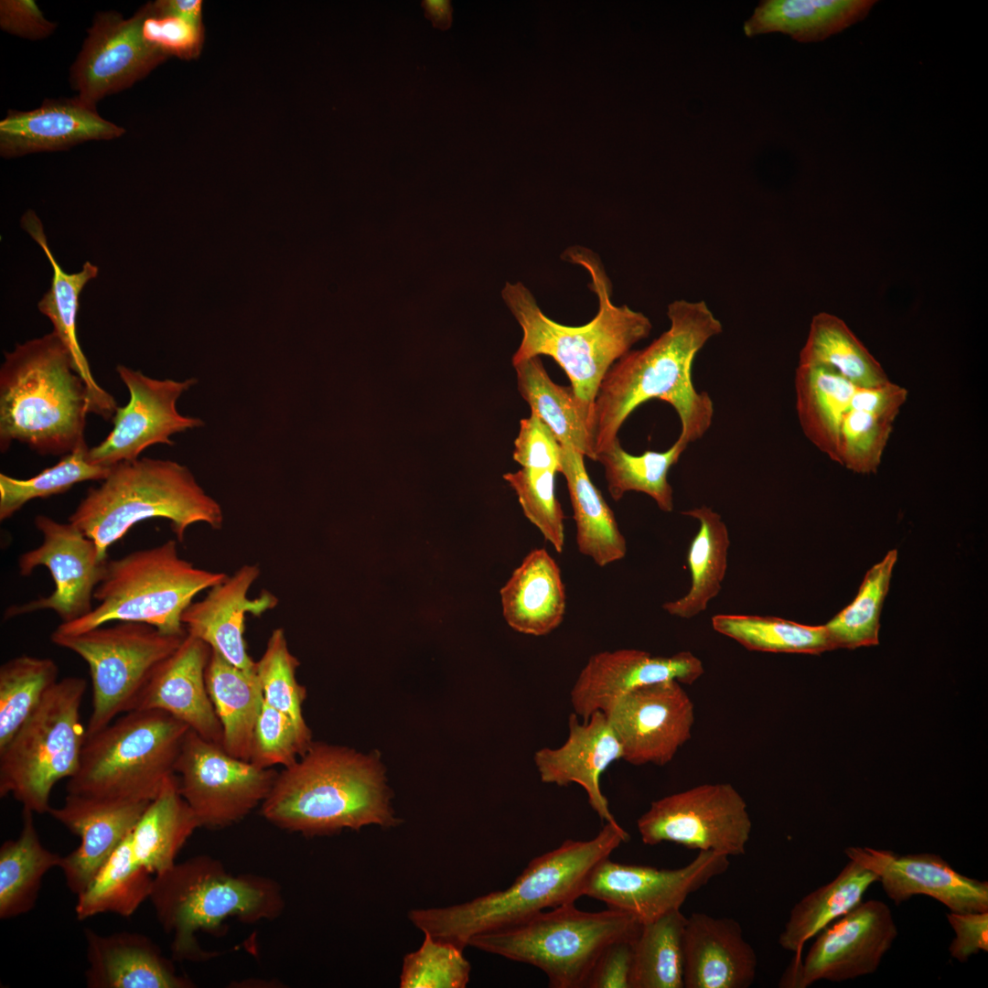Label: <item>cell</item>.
Returning a JSON list of instances; mask_svg holds the SVG:
<instances>
[{"mask_svg": "<svg viewBox=\"0 0 988 988\" xmlns=\"http://www.w3.org/2000/svg\"><path fill=\"white\" fill-rule=\"evenodd\" d=\"M874 0H765L746 20L747 37L783 33L799 42H816L863 20Z\"/></svg>", "mask_w": 988, "mask_h": 988, "instance_id": "cell-33", "label": "cell"}, {"mask_svg": "<svg viewBox=\"0 0 988 988\" xmlns=\"http://www.w3.org/2000/svg\"><path fill=\"white\" fill-rule=\"evenodd\" d=\"M641 924L618 909L588 912L565 904L522 923L474 936L468 945L542 970L551 987H585L592 969L612 942L633 940Z\"/></svg>", "mask_w": 988, "mask_h": 988, "instance_id": "cell-10", "label": "cell"}, {"mask_svg": "<svg viewBox=\"0 0 988 988\" xmlns=\"http://www.w3.org/2000/svg\"><path fill=\"white\" fill-rule=\"evenodd\" d=\"M629 764L663 766L692 736L693 703L676 681L636 688L606 713Z\"/></svg>", "mask_w": 988, "mask_h": 988, "instance_id": "cell-20", "label": "cell"}, {"mask_svg": "<svg viewBox=\"0 0 988 988\" xmlns=\"http://www.w3.org/2000/svg\"><path fill=\"white\" fill-rule=\"evenodd\" d=\"M713 628L749 650L820 654L837 649L825 625L809 626L770 616L717 614Z\"/></svg>", "mask_w": 988, "mask_h": 988, "instance_id": "cell-44", "label": "cell"}, {"mask_svg": "<svg viewBox=\"0 0 988 988\" xmlns=\"http://www.w3.org/2000/svg\"><path fill=\"white\" fill-rule=\"evenodd\" d=\"M85 983L89 988H190L146 936L129 931L102 935L84 929Z\"/></svg>", "mask_w": 988, "mask_h": 988, "instance_id": "cell-30", "label": "cell"}, {"mask_svg": "<svg viewBox=\"0 0 988 988\" xmlns=\"http://www.w3.org/2000/svg\"><path fill=\"white\" fill-rule=\"evenodd\" d=\"M424 16L431 20L433 26L441 30H446L452 24V5L447 0H424L422 2Z\"/></svg>", "mask_w": 988, "mask_h": 988, "instance_id": "cell-61", "label": "cell"}, {"mask_svg": "<svg viewBox=\"0 0 988 988\" xmlns=\"http://www.w3.org/2000/svg\"><path fill=\"white\" fill-rule=\"evenodd\" d=\"M757 957L741 926L728 918L695 912L683 935L684 988H748Z\"/></svg>", "mask_w": 988, "mask_h": 988, "instance_id": "cell-28", "label": "cell"}, {"mask_svg": "<svg viewBox=\"0 0 988 988\" xmlns=\"http://www.w3.org/2000/svg\"><path fill=\"white\" fill-rule=\"evenodd\" d=\"M897 936L888 906L860 902L815 937L805 958L790 963L779 986L806 988L815 982H843L874 973Z\"/></svg>", "mask_w": 988, "mask_h": 988, "instance_id": "cell-15", "label": "cell"}, {"mask_svg": "<svg viewBox=\"0 0 988 988\" xmlns=\"http://www.w3.org/2000/svg\"><path fill=\"white\" fill-rule=\"evenodd\" d=\"M87 682L58 681L39 705L0 749V796L11 795L23 809L48 813L53 787L77 771L86 727L81 705Z\"/></svg>", "mask_w": 988, "mask_h": 988, "instance_id": "cell-11", "label": "cell"}, {"mask_svg": "<svg viewBox=\"0 0 988 988\" xmlns=\"http://www.w3.org/2000/svg\"><path fill=\"white\" fill-rule=\"evenodd\" d=\"M946 917L955 933L949 947L952 958L963 963L981 950H988V911H950Z\"/></svg>", "mask_w": 988, "mask_h": 988, "instance_id": "cell-58", "label": "cell"}, {"mask_svg": "<svg viewBox=\"0 0 988 988\" xmlns=\"http://www.w3.org/2000/svg\"><path fill=\"white\" fill-rule=\"evenodd\" d=\"M564 258L589 274V286L598 300L597 313L583 326L562 325L543 314L525 285L506 283L502 298L522 329L512 363L532 357L553 358L569 378L592 429L594 403L604 377L636 343L648 338L652 324L643 313L612 303L611 282L591 250L569 247Z\"/></svg>", "mask_w": 988, "mask_h": 988, "instance_id": "cell-2", "label": "cell"}, {"mask_svg": "<svg viewBox=\"0 0 988 988\" xmlns=\"http://www.w3.org/2000/svg\"><path fill=\"white\" fill-rule=\"evenodd\" d=\"M645 844L675 843L699 852L744 854L752 822L742 795L729 783L702 784L651 802L637 821Z\"/></svg>", "mask_w": 988, "mask_h": 988, "instance_id": "cell-13", "label": "cell"}, {"mask_svg": "<svg viewBox=\"0 0 988 988\" xmlns=\"http://www.w3.org/2000/svg\"><path fill=\"white\" fill-rule=\"evenodd\" d=\"M669 328L647 347L630 350L608 370L593 408L592 433L597 454L640 404L659 399L670 403L681 422L680 436L701 439L712 425L714 403L693 382L695 356L723 331L721 321L703 300L678 299L667 307Z\"/></svg>", "mask_w": 988, "mask_h": 988, "instance_id": "cell-1", "label": "cell"}, {"mask_svg": "<svg viewBox=\"0 0 988 988\" xmlns=\"http://www.w3.org/2000/svg\"><path fill=\"white\" fill-rule=\"evenodd\" d=\"M23 230L39 245L53 271L50 287L38 303V308L53 326V332L68 349L76 372L84 381L90 400V413L111 420L118 408L113 396L95 381L89 362L81 348L77 335V317L80 295L85 285L96 278L97 265L85 262L76 273H66L49 249L40 219L32 209L27 210L20 220Z\"/></svg>", "mask_w": 988, "mask_h": 988, "instance_id": "cell-29", "label": "cell"}, {"mask_svg": "<svg viewBox=\"0 0 988 988\" xmlns=\"http://www.w3.org/2000/svg\"><path fill=\"white\" fill-rule=\"evenodd\" d=\"M704 672L691 651L669 657L635 649L606 650L592 655L570 693L574 713L583 721L596 712L607 713L621 695L636 688L667 681L693 684Z\"/></svg>", "mask_w": 988, "mask_h": 988, "instance_id": "cell-21", "label": "cell"}, {"mask_svg": "<svg viewBox=\"0 0 988 988\" xmlns=\"http://www.w3.org/2000/svg\"><path fill=\"white\" fill-rule=\"evenodd\" d=\"M34 522L43 542L19 556V573L27 576L36 567L45 566L55 589L46 597L9 607L5 618L50 609L61 623L77 620L93 608L94 592L105 575L109 560L102 559L95 542L72 523H60L45 515L37 516Z\"/></svg>", "mask_w": 988, "mask_h": 988, "instance_id": "cell-16", "label": "cell"}, {"mask_svg": "<svg viewBox=\"0 0 988 988\" xmlns=\"http://www.w3.org/2000/svg\"><path fill=\"white\" fill-rule=\"evenodd\" d=\"M682 514L699 521V530L687 553L691 585L683 596L664 603L662 608L673 617L692 618L706 610L709 602L721 591L730 539L721 515L710 507L702 505Z\"/></svg>", "mask_w": 988, "mask_h": 988, "instance_id": "cell-38", "label": "cell"}, {"mask_svg": "<svg viewBox=\"0 0 988 988\" xmlns=\"http://www.w3.org/2000/svg\"><path fill=\"white\" fill-rule=\"evenodd\" d=\"M584 457L575 447L562 445L559 472L566 479L577 549L603 567L625 557L627 542L612 510L591 481Z\"/></svg>", "mask_w": 988, "mask_h": 988, "instance_id": "cell-32", "label": "cell"}, {"mask_svg": "<svg viewBox=\"0 0 988 988\" xmlns=\"http://www.w3.org/2000/svg\"><path fill=\"white\" fill-rule=\"evenodd\" d=\"M844 854L876 874L896 905L915 895H925L952 912L988 911V882L957 872L939 854H898L867 846H849Z\"/></svg>", "mask_w": 988, "mask_h": 988, "instance_id": "cell-22", "label": "cell"}, {"mask_svg": "<svg viewBox=\"0 0 988 988\" xmlns=\"http://www.w3.org/2000/svg\"><path fill=\"white\" fill-rule=\"evenodd\" d=\"M34 812L23 809L22 830L16 839L0 848V918L9 919L30 911L37 901L44 875L59 867L61 857L41 843Z\"/></svg>", "mask_w": 988, "mask_h": 988, "instance_id": "cell-40", "label": "cell"}, {"mask_svg": "<svg viewBox=\"0 0 988 988\" xmlns=\"http://www.w3.org/2000/svg\"><path fill=\"white\" fill-rule=\"evenodd\" d=\"M87 387L52 331L5 352L0 369V450L14 441L40 455H67L85 442Z\"/></svg>", "mask_w": 988, "mask_h": 988, "instance_id": "cell-5", "label": "cell"}, {"mask_svg": "<svg viewBox=\"0 0 988 988\" xmlns=\"http://www.w3.org/2000/svg\"><path fill=\"white\" fill-rule=\"evenodd\" d=\"M156 11L172 15L195 24L202 23V6L200 0H158L152 2Z\"/></svg>", "mask_w": 988, "mask_h": 988, "instance_id": "cell-60", "label": "cell"}, {"mask_svg": "<svg viewBox=\"0 0 988 988\" xmlns=\"http://www.w3.org/2000/svg\"><path fill=\"white\" fill-rule=\"evenodd\" d=\"M893 424L865 411L848 408L840 427L837 463L854 473H875Z\"/></svg>", "mask_w": 988, "mask_h": 988, "instance_id": "cell-52", "label": "cell"}, {"mask_svg": "<svg viewBox=\"0 0 988 988\" xmlns=\"http://www.w3.org/2000/svg\"><path fill=\"white\" fill-rule=\"evenodd\" d=\"M455 943L424 933L421 946L403 961L401 988H464L470 964Z\"/></svg>", "mask_w": 988, "mask_h": 988, "instance_id": "cell-50", "label": "cell"}, {"mask_svg": "<svg viewBox=\"0 0 988 988\" xmlns=\"http://www.w3.org/2000/svg\"><path fill=\"white\" fill-rule=\"evenodd\" d=\"M205 677L222 727L223 749L232 757L250 761L253 730L263 703L256 673L237 668L211 650Z\"/></svg>", "mask_w": 988, "mask_h": 988, "instance_id": "cell-35", "label": "cell"}, {"mask_svg": "<svg viewBox=\"0 0 988 988\" xmlns=\"http://www.w3.org/2000/svg\"><path fill=\"white\" fill-rule=\"evenodd\" d=\"M298 666L297 658L288 649L285 630L274 629L263 654L255 661V673L263 701L290 717L303 740L310 746L313 743L311 732L302 714L306 690L296 680Z\"/></svg>", "mask_w": 988, "mask_h": 988, "instance_id": "cell-49", "label": "cell"}, {"mask_svg": "<svg viewBox=\"0 0 988 988\" xmlns=\"http://www.w3.org/2000/svg\"><path fill=\"white\" fill-rule=\"evenodd\" d=\"M210 647L187 633L177 650L156 670L134 710H159L202 737L222 746V727L206 684Z\"/></svg>", "mask_w": 988, "mask_h": 988, "instance_id": "cell-27", "label": "cell"}, {"mask_svg": "<svg viewBox=\"0 0 988 988\" xmlns=\"http://www.w3.org/2000/svg\"><path fill=\"white\" fill-rule=\"evenodd\" d=\"M149 802L67 794L62 806L50 808L48 814L81 838L79 847L62 856L59 864L72 893L85 891Z\"/></svg>", "mask_w": 988, "mask_h": 988, "instance_id": "cell-24", "label": "cell"}, {"mask_svg": "<svg viewBox=\"0 0 988 988\" xmlns=\"http://www.w3.org/2000/svg\"><path fill=\"white\" fill-rule=\"evenodd\" d=\"M189 727L159 710H132L87 737L68 794L151 801L175 775Z\"/></svg>", "mask_w": 988, "mask_h": 988, "instance_id": "cell-9", "label": "cell"}, {"mask_svg": "<svg viewBox=\"0 0 988 988\" xmlns=\"http://www.w3.org/2000/svg\"><path fill=\"white\" fill-rule=\"evenodd\" d=\"M578 718L575 713L569 715L568 736L561 746L542 747L534 753L535 767L544 783L581 786L599 818L614 822L600 778L613 762L622 758L621 744L605 713L596 712L586 721Z\"/></svg>", "mask_w": 988, "mask_h": 988, "instance_id": "cell-26", "label": "cell"}, {"mask_svg": "<svg viewBox=\"0 0 988 988\" xmlns=\"http://www.w3.org/2000/svg\"><path fill=\"white\" fill-rule=\"evenodd\" d=\"M499 593L503 617L520 633L545 636L564 620L566 596L561 570L544 548L532 550Z\"/></svg>", "mask_w": 988, "mask_h": 988, "instance_id": "cell-31", "label": "cell"}, {"mask_svg": "<svg viewBox=\"0 0 988 988\" xmlns=\"http://www.w3.org/2000/svg\"><path fill=\"white\" fill-rule=\"evenodd\" d=\"M378 762L354 750L312 743L278 772L261 805L274 825L304 835L397 824Z\"/></svg>", "mask_w": 988, "mask_h": 988, "instance_id": "cell-3", "label": "cell"}, {"mask_svg": "<svg viewBox=\"0 0 988 988\" xmlns=\"http://www.w3.org/2000/svg\"><path fill=\"white\" fill-rule=\"evenodd\" d=\"M57 23L47 19L34 0H1L0 27L28 40H41L54 33Z\"/></svg>", "mask_w": 988, "mask_h": 988, "instance_id": "cell-56", "label": "cell"}, {"mask_svg": "<svg viewBox=\"0 0 988 988\" xmlns=\"http://www.w3.org/2000/svg\"><path fill=\"white\" fill-rule=\"evenodd\" d=\"M179 792L200 827L235 823L262 805L278 774L228 754L189 729L175 765Z\"/></svg>", "mask_w": 988, "mask_h": 988, "instance_id": "cell-14", "label": "cell"}, {"mask_svg": "<svg viewBox=\"0 0 988 988\" xmlns=\"http://www.w3.org/2000/svg\"><path fill=\"white\" fill-rule=\"evenodd\" d=\"M686 921L678 909L640 926L633 940L630 988H684Z\"/></svg>", "mask_w": 988, "mask_h": 988, "instance_id": "cell-45", "label": "cell"}, {"mask_svg": "<svg viewBox=\"0 0 988 988\" xmlns=\"http://www.w3.org/2000/svg\"><path fill=\"white\" fill-rule=\"evenodd\" d=\"M518 389L561 445L571 446L596 461L590 423L570 387L552 381L540 357L513 363Z\"/></svg>", "mask_w": 988, "mask_h": 988, "instance_id": "cell-39", "label": "cell"}, {"mask_svg": "<svg viewBox=\"0 0 988 988\" xmlns=\"http://www.w3.org/2000/svg\"><path fill=\"white\" fill-rule=\"evenodd\" d=\"M309 746L291 718L263 701L253 730L250 762L263 768H285Z\"/></svg>", "mask_w": 988, "mask_h": 988, "instance_id": "cell-53", "label": "cell"}, {"mask_svg": "<svg viewBox=\"0 0 988 988\" xmlns=\"http://www.w3.org/2000/svg\"><path fill=\"white\" fill-rule=\"evenodd\" d=\"M634 940L609 944L596 961L585 987L630 988Z\"/></svg>", "mask_w": 988, "mask_h": 988, "instance_id": "cell-57", "label": "cell"}, {"mask_svg": "<svg viewBox=\"0 0 988 988\" xmlns=\"http://www.w3.org/2000/svg\"><path fill=\"white\" fill-rule=\"evenodd\" d=\"M907 390L888 381L872 388H856L849 408L865 411L895 422L907 399Z\"/></svg>", "mask_w": 988, "mask_h": 988, "instance_id": "cell-59", "label": "cell"}, {"mask_svg": "<svg viewBox=\"0 0 988 988\" xmlns=\"http://www.w3.org/2000/svg\"><path fill=\"white\" fill-rule=\"evenodd\" d=\"M125 129L104 119L78 95L47 98L28 111L8 110L0 121V156H23L68 150L89 141L113 140Z\"/></svg>", "mask_w": 988, "mask_h": 988, "instance_id": "cell-23", "label": "cell"}, {"mask_svg": "<svg viewBox=\"0 0 988 988\" xmlns=\"http://www.w3.org/2000/svg\"><path fill=\"white\" fill-rule=\"evenodd\" d=\"M794 385L796 412L804 435L837 462L841 424L856 387L828 367L800 364Z\"/></svg>", "mask_w": 988, "mask_h": 988, "instance_id": "cell-36", "label": "cell"}, {"mask_svg": "<svg viewBox=\"0 0 988 988\" xmlns=\"http://www.w3.org/2000/svg\"><path fill=\"white\" fill-rule=\"evenodd\" d=\"M728 867V856L714 852H699L677 869L619 864L608 857L592 871L584 896L627 912L642 925L681 909L691 894Z\"/></svg>", "mask_w": 988, "mask_h": 988, "instance_id": "cell-17", "label": "cell"}, {"mask_svg": "<svg viewBox=\"0 0 988 988\" xmlns=\"http://www.w3.org/2000/svg\"><path fill=\"white\" fill-rule=\"evenodd\" d=\"M260 573L257 564H243L231 576L210 587L202 600L193 601L182 615L188 634L204 641L232 665L251 673H255V661L248 654L244 639L246 615L261 616L278 603L269 591H263L255 598L249 597Z\"/></svg>", "mask_w": 988, "mask_h": 988, "instance_id": "cell-25", "label": "cell"}, {"mask_svg": "<svg viewBox=\"0 0 988 988\" xmlns=\"http://www.w3.org/2000/svg\"><path fill=\"white\" fill-rule=\"evenodd\" d=\"M689 443L679 435L671 446L662 452L648 450L641 455L628 453L618 438L597 454L605 469L611 498L618 501L629 491L650 497L664 512L673 510V490L668 480L671 467L680 459Z\"/></svg>", "mask_w": 988, "mask_h": 988, "instance_id": "cell-42", "label": "cell"}, {"mask_svg": "<svg viewBox=\"0 0 988 988\" xmlns=\"http://www.w3.org/2000/svg\"><path fill=\"white\" fill-rule=\"evenodd\" d=\"M222 572L196 567L179 556L168 540L109 560L94 592L99 604L86 616L55 630L71 634L109 622H140L170 635H185L182 615L200 592L227 578Z\"/></svg>", "mask_w": 988, "mask_h": 988, "instance_id": "cell-8", "label": "cell"}, {"mask_svg": "<svg viewBox=\"0 0 988 988\" xmlns=\"http://www.w3.org/2000/svg\"><path fill=\"white\" fill-rule=\"evenodd\" d=\"M628 838L617 821L607 822L590 840L568 839L533 858L504 890L446 907L412 909L408 918L423 933L464 949L474 936L513 927L549 907L575 903L584 896L596 866Z\"/></svg>", "mask_w": 988, "mask_h": 988, "instance_id": "cell-4", "label": "cell"}, {"mask_svg": "<svg viewBox=\"0 0 988 988\" xmlns=\"http://www.w3.org/2000/svg\"><path fill=\"white\" fill-rule=\"evenodd\" d=\"M875 882L876 874L850 859L834 879L801 898L790 910L779 937L782 949L795 953L791 963L800 961L810 939L862 902Z\"/></svg>", "mask_w": 988, "mask_h": 988, "instance_id": "cell-37", "label": "cell"}, {"mask_svg": "<svg viewBox=\"0 0 988 988\" xmlns=\"http://www.w3.org/2000/svg\"><path fill=\"white\" fill-rule=\"evenodd\" d=\"M116 371L126 386L130 399L118 407L113 417V428L97 446L89 448L88 459L93 465L112 467L137 459L147 447L165 444L173 446L170 436L200 427L203 421L177 412V399L197 379L185 381L158 380L124 365Z\"/></svg>", "mask_w": 988, "mask_h": 988, "instance_id": "cell-18", "label": "cell"}, {"mask_svg": "<svg viewBox=\"0 0 988 988\" xmlns=\"http://www.w3.org/2000/svg\"><path fill=\"white\" fill-rule=\"evenodd\" d=\"M145 6L143 36L145 41L166 59H193L199 56L204 42V27L181 17L156 11L152 2Z\"/></svg>", "mask_w": 988, "mask_h": 988, "instance_id": "cell-54", "label": "cell"}, {"mask_svg": "<svg viewBox=\"0 0 988 988\" xmlns=\"http://www.w3.org/2000/svg\"><path fill=\"white\" fill-rule=\"evenodd\" d=\"M49 658L23 655L0 667V749L39 705L59 681Z\"/></svg>", "mask_w": 988, "mask_h": 988, "instance_id": "cell-46", "label": "cell"}, {"mask_svg": "<svg viewBox=\"0 0 988 988\" xmlns=\"http://www.w3.org/2000/svg\"><path fill=\"white\" fill-rule=\"evenodd\" d=\"M102 481L89 489L69 522L95 542L102 559H108L111 545L145 520H167L178 542L192 524L222 527L220 505L188 467L176 461L142 457L120 462Z\"/></svg>", "mask_w": 988, "mask_h": 988, "instance_id": "cell-6", "label": "cell"}, {"mask_svg": "<svg viewBox=\"0 0 988 988\" xmlns=\"http://www.w3.org/2000/svg\"><path fill=\"white\" fill-rule=\"evenodd\" d=\"M129 834L85 891L77 896L75 912L78 919L102 913L127 918L148 899L154 876L135 859Z\"/></svg>", "mask_w": 988, "mask_h": 988, "instance_id": "cell-43", "label": "cell"}, {"mask_svg": "<svg viewBox=\"0 0 988 988\" xmlns=\"http://www.w3.org/2000/svg\"><path fill=\"white\" fill-rule=\"evenodd\" d=\"M88 451L89 447L84 444L30 478H16L1 473L0 520L12 517L32 499L63 493L86 480L105 479L112 467L91 464Z\"/></svg>", "mask_w": 988, "mask_h": 988, "instance_id": "cell-48", "label": "cell"}, {"mask_svg": "<svg viewBox=\"0 0 988 988\" xmlns=\"http://www.w3.org/2000/svg\"><path fill=\"white\" fill-rule=\"evenodd\" d=\"M897 559V551L891 550L870 568L854 600L825 624L837 648L878 644L879 617Z\"/></svg>", "mask_w": 988, "mask_h": 988, "instance_id": "cell-47", "label": "cell"}, {"mask_svg": "<svg viewBox=\"0 0 988 988\" xmlns=\"http://www.w3.org/2000/svg\"><path fill=\"white\" fill-rule=\"evenodd\" d=\"M145 6L125 18L115 10L99 11L70 68L69 82L84 101L97 105L104 97L130 88L167 59L143 36Z\"/></svg>", "mask_w": 988, "mask_h": 988, "instance_id": "cell-19", "label": "cell"}, {"mask_svg": "<svg viewBox=\"0 0 988 988\" xmlns=\"http://www.w3.org/2000/svg\"><path fill=\"white\" fill-rule=\"evenodd\" d=\"M199 822L179 792L177 775L152 800L129 836L135 859L152 875L176 864V857Z\"/></svg>", "mask_w": 988, "mask_h": 988, "instance_id": "cell-34", "label": "cell"}, {"mask_svg": "<svg viewBox=\"0 0 988 988\" xmlns=\"http://www.w3.org/2000/svg\"><path fill=\"white\" fill-rule=\"evenodd\" d=\"M186 635L166 634L132 621L80 633L53 631L50 639L54 644L78 654L89 666L92 709L87 737L134 709L156 670L177 650Z\"/></svg>", "mask_w": 988, "mask_h": 988, "instance_id": "cell-12", "label": "cell"}, {"mask_svg": "<svg viewBox=\"0 0 988 988\" xmlns=\"http://www.w3.org/2000/svg\"><path fill=\"white\" fill-rule=\"evenodd\" d=\"M148 899L156 918L171 937L177 961H205L199 931L218 935L228 918L253 924L278 918L285 900L274 880L258 875H233L219 860L197 855L155 875Z\"/></svg>", "mask_w": 988, "mask_h": 988, "instance_id": "cell-7", "label": "cell"}, {"mask_svg": "<svg viewBox=\"0 0 988 988\" xmlns=\"http://www.w3.org/2000/svg\"><path fill=\"white\" fill-rule=\"evenodd\" d=\"M562 445L534 413L521 421L513 459L523 468L560 471Z\"/></svg>", "mask_w": 988, "mask_h": 988, "instance_id": "cell-55", "label": "cell"}, {"mask_svg": "<svg viewBox=\"0 0 988 988\" xmlns=\"http://www.w3.org/2000/svg\"><path fill=\"white\" fill-rule=\"evenodd\" d=\"M556 472L521 467L503 476L517 494L525 517L558 553L564 547V515L556 498Z\"/></svg>", "mask_w": 988, "mask_h": 988, "instance_id": "cell-51", "label": "cell"}, {"mask_svg": "<svg viewBox=\"0 0 988 988\" xmlns=\"http://www.w3.org/2000/svg\"><path fill=\"white\" fill-rule=\"evenodd\" d=\"M799 364L828 367L856 388L876 387L890 381L845 322L826 312L812 317Z\"/></svg>", "mask_w": 988, "mask_h": 988, "instance_id": "cell-41", "label": "cell"}]
</instances>
